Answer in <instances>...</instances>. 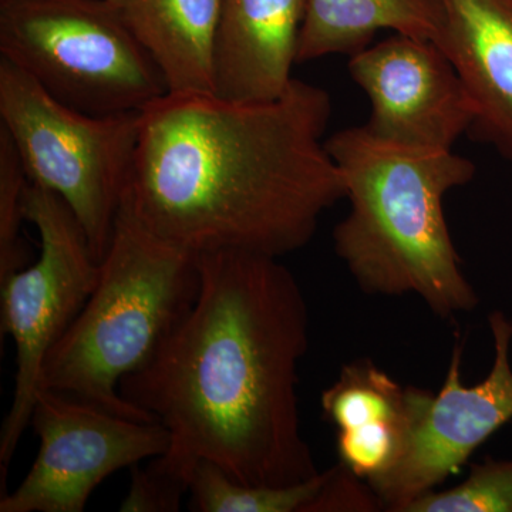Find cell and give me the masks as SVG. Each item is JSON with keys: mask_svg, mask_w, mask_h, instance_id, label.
Here are the masks:
<instances>
[{"mask_svg": "<svg viewBox=\"0 0 512 512\" xmlns=\"http://www.w3.org/2000/svg\"><path fill=\"white\" fill-rule=\"evenodd\" d=\"M446 53L473 101L470 134L512 161V0H441Z\"/></svg>", "mask_w": 512, "mask_h": 512, "instance_id": "obj_11", "label": "cell"}, {"mask_svg": "<svg viewBox=\"0 0 512 512\" xmlns=\"http://www.w3.org/2000/svg\"><path fill=\"white\" fill-rule=\"evenodd\" d=\"M0 57L93 116L140 113L168 93L106 0H0Z\"/></svg>", "mask_w": 512, "mask_h": 512, "instance_id": "obj_5", "label": "cell"}, {"mask_svg": "<svg viewBox=\"0 0 512 512\" xmlns=\"http://www.w3.org/2000/svg\"><path fill=\"white\" fill-rule=\"evenodd\" d=\"M190 480L174 473L151 458L146 467L134 466L130 490L120 505L123 512H175L180 510L185 494L190 493Z\"/></svg>", "mask_w": 512, "mask_h": 512, "instance_id": "obj_19", "label": "cell"}, {"mask_svg": "<svg viewBox=\"0 0 512 512\" xmlns=\"http://www.w3.org/2000/svg\"><path fill=\"white\" fill-rule=\"evenodd\" d=\"M29 183L15 144L0 128V282L28 266L22 224Z\"/></svg>", "mask_w": 512, "mask_h": 512, "instance_id": "obj_18", "label": "cell"}, {"mask_svg": "<svg viewBox=\"0 0 512 512\" xmlns=\"http://www.w3.org/2000/svg\"><path fill=\"white\" fill-rule=\"evenodd\" d=\"M306 0H221L215 94L268 101L293 80Z\"/></svg>", "mask_w": 512, "mask_h": 512, "instance_id": "obj_12", "label": "cell"}, {"mask_svg": "<svg viewBox=\"0 0 512 512\" xmlns=\"http://www.w3.org/2000/svg\"><path fill=\"white\" fill-rule=\"evenodd\" d=\"M25 218L39 232V258L0 282L2 333L16 349L15 392L0 434L2 488L32 421L46 357L86 305L100 275L82 225L59 195L29 183Z\"/></svg>", "mask_w": 512, "mask_h": 512, "instance_id": "obj_7", "label": "cell"}, {"mask_svg": "<svg viewBox=\"0 0 512 512\" xmlns=\"http://www.w3.org/2000/svg\"><path fill=\"white\" fill-rule=\"evenodd\" d=\"M443 28L441 0H306L298 63L355 55L379 30L437 42Z\"/></svg>", "mask_w": 512, "mask_h": 512, "instance_id": "obj_14", "label": "cell"}, {"mask_svg": "<svg viewBox=\"0 0 512 512\" xmlns=\"http://www.w3.org/2000/svg\"><path fill=\"white\" fill-rule=\"evenodd\" d=\"M32 424L40 440L35 463L0 512H82L107 477L161 456L170 434L161 423L116 416L69 394L40 389Z\"/></svg>", "mask_w": 512, "mask_h": 512, "instance_id": "obj_9", "label": "cell"}, {"mask_svg": "<svg viewBox=\"0 0 512 512\" xmlns=\"http://www.w3.org/2000/svg\"><path fill=\"white\" fill-rule=\"evenodd\" d=\"M198 291V255L157 237L121 207L99 281L47 355L40 389L156 423L121 397L120 383L157 355Z\"/></svg>", "mask_w": 512, "mask_h": 512, "instance_id": "obj_4", "label": "cell"}, {"mask_svg": "<svg viewBox=\"0 0 512 512\" xmlns=\"http://www.w3.org/2000/svg\"><path fill=\"white\" fill-rule=\"evenodd\" d=\"M488 326L493 365L480 383L466 386L461 379L464 340L458 338L439 392L414 386L404 390L402 451L389 471L369 481L383 510L403 512L436 490L512 420V319L493 311Z\"/></svg>", "mask_w": 512, "mask_h": 512, "instance_id": "obj_8", "label": "cell"}, {"mask_svg": "<svg viewBox=\"0 0 512 512\" xmlns=\"http://www.w3.org/2000/svg\"><path fill=\"white\" fill-rule=\"evenodd\" d=\"M328 480L319 471L302 483L286 487L242 484L211 461L194 468L190 484L191 510L197 512H308Z\"/></svg>", "mask_w": 512, "mask_h": 512, "instance_id": "obj_16", "label": "cell"}, {"mask_svg": "<svg viewBox=\"0 0 512 512\" xmlns=\"http://www.w3.org/2000/svg\"><path fill=\"white\" fill-rule=\"evenodd\" d=\"M157 64L168 93H215L221 0H106Z\"/></svg>", "mask_w": 512, "mask_h": 512, "instance_id": "obj_13", "label": "cell"}, {"mask_svg": "<svg viewBox=\"0 0 512 512\" xmlns=\"http://www.w3.org/2000/svg\"><path fill=\"white\" fill-rule=\"evenodd\" d=\"M403 512H512V460L485 457L463 483L421 495Z\"/></svg>", "mask_w": 512, "mask_h": 512, "instance_id": "obj_17", "label": "cell"}, {"mask_svg": "<svg viewBox=\"0 0 512 512\" xmlns=\"http://www.w3.org/2000/svg\"><path fill=\"white\" fill-rule=\"evenodd\" d=\"M0 128L30 183L69 205L101 261L133 171L140 113L93 116L72 109L0 57Z\"/></svg>", "mask_w": 512, "mask_h": 512, "instance_id": "obj_6", "label": "cell"}, {"mask_svg": "<svg viewBox=\"0 0 512 512\" xmlns=\"http://www.w3.org/2000/svg\"><path fill=\"white\" fill-rule=\"evenodd\" d=\"M383 510L379 497L369 483L339 463L329 468L328 480L308 512H372Z\"/></svg>", "mask_w": 512, "mask_h": 512, "instance_id": "obj_20", "label": "cell"}, {"mask_svg": "<svg viewBox=\"0 0 512 512\" xmlns=\"http://www.w3.org/2000/svg\"><path fill=\"white\" fill-rule=\"evenodd\" d=\"M370 103L366 130L399 146L450 151L474 123L473 101L434 40L394 33L350 56Z\"/></svg>", "mask_w": 512, "mask_h": 512, "instance_id": "obj_10", "label": "cell"}, {"mask_svg": "<svg viewBox=\"0 0 512 512\" xmlns=\"http://www.w3.org/2000/svg\"><path fill=\"white\" fill-rule=\"evenodd\" d=\"M200 291L143 369L124 377L127 403L170 434L158 456L188 478L211 461L242 484L286 487L319 473L302 434L299 363L308 303L279 258L198 255Z\"/></svg>", "mask_w": 512, "mask_h": 512, "instance_id": "obj_1", "label": "cell"}, {"mask_svg": "<svg viewBox=\"0 0 512 512\" xmlns=\"http://www.w3.org/2000/svg\"><path fill=\"white\" fill-rule=\"evenodd\" d=\"M404 390L372 360L357 359L342 367L320 404L339 431L404 424Z\"/></svg>", "mask_w": 512, "mask_h": 512, "instance_id": "obj_15", "label": "cell"}, {"mask_svg": "<svg viewBox=\"0 0 512 512\" xmlns=\"http://www.w3.org/2000/svg\"><path fill=\"white\" fill-rule=\"evenodd\" d=\"M330 116L329 93L295 77L268 101L167 93L140 111L121 207L195 255L299 251L346 198L326 148Z\"/></svg>", "mask_w": 512, "mask_h": 512, "instance_id": "obj_2", "label": "cell"}, {"mask_svg": "<svg viewBox=\"0 0 512 512\" xmlns=\"http://www.w3.org/2000/svg\"><path fill=\"white\" fill-rule=\"evenodd\" d=\"M345 181L348 215L333 231L336 255L369 295H416L441 319L480 303L461 268L444 215L448 192L476 177L453 150L399 146L365 126L326 140Z\"/></svg>", "mask_w": 512, "mask_h": 512, "instance_id": "obj_3", "label": "cell"}]
</instances>
